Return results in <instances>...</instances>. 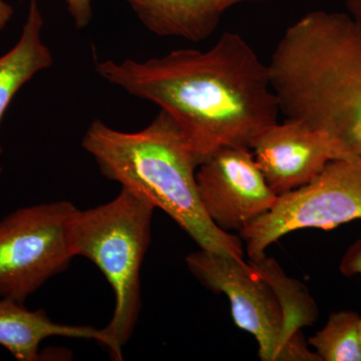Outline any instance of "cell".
Masks as SVG:
<instances>
[{"mask_svg": "<svg viewBox=\"0 0 361 361\" xmlns=\"http://www.w3.org/2000/svg\"><path fill=\"white\" fill-rule=\"evenodd\" d=\"M96 73L165 111L200 164L225 147L249 148L280 115L269 66L238 33H223L206 51L176 49L144 61L106 59Z\"/></svg>", "mask_w": 361, "mask_h": 361, "instance_id": "1", "label": "cell"}, {"mask_svg": "<svg viewBox=\"0 0 361 361\" xmlns=\"http://www.w3.org/2000/svg\"><path fill=\"white\" fill-rule=\"evenodd\" d=\"M286 118L324 132L344 158L361 159V23L314 11L287 28L269 63Z\"/></svg>", "mask_w": 361, "mask_h": 361, "instance_id": "2", "label": "cell"}, {"mask_svg": "<svg viewBox=\"0 0 361 361\" xmlns=\"http://www.w3.org/2000/svg\"><path fill=\"white\" fill-rule=\"evenodd\" d=\"M82 147L104 177L161 209L200 249L243 259L238 237L221 230L204 211L196 180L200 161L165 111L137 132L116 130L96 118Z\"/></svg>", "mask_w": 361, "mask_h": 361, "instance_id": "3", "label": "cell"}, {"mask_svg": "<svg viewBox=\"0 0 361 361\" xmlns=\"http://www.w3.org/2000/svg\"><path fill=\"white\" fill-rule=\"evenodd\" d=\"M156 208L121 188L113 200L78 209L71 228L75 257L89 259L103 273L115 294L111 322L104 327L111 360H123V348L137 327L142 308L141 269L151 243Z\"/></svg>", "mask_w": 361, "mask_h": 361, "instance_id": "4", "label": "cell"}, {"mask_svg": "<svg viewBox=\"0 0 361 361\" xmlns=\"http://www.w3.org/2000/svg\"><path fill=\"white\" fill-rule=\"evenodd\" d=\"M70 201L23 207L0 220V298L25 303L75 257Z\"/></svg>", "mask_w": 361, "mask_h": 361, "instance_id": "5", "label": "cell"}, {"mask_svg": "<svg viewBox=\"0 0 361 361\" xmlns=\"http://www.w3.org/2000/svg\"><path fill=\"white\" fill-rule=\"evenodd\" d=\"M356 220H361V159H337L308 184L278 197L269 212L240 236L253 260L289 233L331 230Z\"/></svg>", "mask_w": 361, "mask_h": 361, "instance_id": "6", "label": "cell"}, {"mask_svg": "<svg viewBox=\"0 0 361 361\" xmlns=\"http://www.w3.org/2000/svg\"><path fill=\"white\" fill-rule=\"evenodd\" d=\"M188 269L214 293L227 296L233 319L258 343L263 361H286L284 315L276 292L243 259L200 250L186 257Z\"/></svg>", "mask_w": 361, "mask_h": 361, "instance_id": "7", "label": "cell"}, {"mask_svg": "<svg viewBox=\"0 0 361 361\" xmlns=\"http://www.w3.org/2000/svg\"><path fill=\"white\" fill-rule=\"evenodd\" d=\"M196 180L207 216L226 232L243 231L269 212L279 197L246 147L214 152L199 165Z\"/></svg>", "mask_w": 361, "mask_h": 361, "instance_id": "8", "label": "cell"}, {"mask_svg": "<svg viewBox=\"0 0 361 361\" xmlns=\"http://www.w3.org/2000/svg\"><path fill=\"white\" fill-rule=\"evenodd\" d=\"M249 149L277 196L308 184L330 161L344 158L329 135L297 118L268 126Z\"/></svg>", "mask_w": 361, "mask_h": 361, "instance_id": "9", "label": "cell"}, {"mask_svg": "<svg viewBox=\"0 0 361 361\" xmlns=\"http://www.w3.org/2000/svg\"><path fill=\"white\" fill-rule=\"evenodd\" d=\"M142 25L160 37L203 42L233 7L264 0H125Z\"/></svg>", "mask_w": 361, "mask_h": 361, "instance_id": "10", "label": "cell"}, {"mask_svg": "<svg viewBox=\"0 0 361 361\" xmlns=\"http://www.w3.org/2000/svg\"><path fill=\"white\" fill-rule=\"evenodd\" d=\"M94 341L110 350L104 329L54 322L44 310H30L25 303L0 298V346L20 361L42 360L40 345L49 337Z\"/></svg>", "mask_w": 361, "mask_h": 361, "instance_id": "11", "label": "cell"}, {"mask_svg": "<svg viewBox=\"0 0 361 361\" xmlns=\"http://www.w3.org/2000/svg\"><path fill=\"white\" fill-rule=\"evenodd\" d=\"M249 263L276 292L284 315V341L286 361H320L308 349L302 337L304 327L312 326L318 308L305 285L289 277L273 258L264 255L249 259Z\"/></svg>", "mask_w": 361, "mask_h": 361, "instance_id": "12", "label": "cell"}, {"mask_svg": "<svg viewBox=\"0 0 361 361\" xmlns=\"http://www.w3.org/2000/svg\"><path fill=\"white\" fill-rule=\"evenodd\" d=\"M44 18L37 0H30L20 39L0 56V126L13 97L39 71L51 68L54 56L42 39ZM0 142V156L2 155Z\"/></svg>", "mask_w": 361, "mask_h": 361, "instance_id": "13", "label": "cell"}, {"mask_svg": "<svg viewBox=\"0 0 361 361\" xmlns=\"http://www.w3.org/2000/svg\"><path fill=\"white\" fill-rule=\"evenodd\" d=\"M360 323V315L355 311L332 312L308 342L320 361H361Z\"/></svg>", "mask_w": 361, "mask_h": 361, "instance_id": "14", "label": "cell"}, {"mask_svg": "<svg viewBox=\"0 0 361 361\" xmlns=\"http://www.w3.org/2000/svg\"><path fill=\"white\" fill-rule=\"evenodd\" d=\"M77 30H85L92 20V0H65Z\"/></svg>", "mask_w": 361, "mask_h": 361, "instance_id": "15", "label": "cell"}, {"mask_svg": "<svg viewBox=\"0 0 361 361\" xmlns=\"http://www.w3.org/2000/svg\"><path fill=\"white\" fill-rule=\"evenodd\" d=\"M339 271L345 277H361V238L356 240L344 253Z\"/></svg>", "mask_w": 361, "mask_h": 361, "instance_id": "16", "label": "cell"}, {"mask_svg": "<svg viewBox=\"0 0 361 361\" xmlns=\"http://www.w3.org/2000/svg\"><path fill=\"white\" fill-rule=\"evenodd\" d=\"M13 7L4 0H0V32L6 28L7 23L13 18Z\"/></svg>", "mask_w": 361, "mask_h": 361, "instance_id": "17", "label": "cell"}, {"mask_svg": "<svg viewBox=\"0 0 361 361\" xmlns=\"http://www.w3.org/2000/svg\"><path fill=\"white\" fill-rule=\"evenodd\" d=\"M349 16L361 23V0H344Z\"/></svg>", "mask_w": 361, "mask_h": 361, "instance_id": "18", "label": "cell"}, {"mask_svg": "<svg viewBox=\"0 0 361 361\" xmlns=\"http://www.w3.org/2000/svg\"><path fill=\"white\" fill-rule=\"evenodd\" d=\"M360 336H361V316H360Z\"/></svg>", "mask_w": 361, "mask_h": 361, "instance_id": "19", "label": "cell"}]
</instances>
